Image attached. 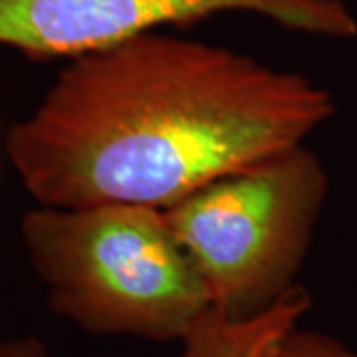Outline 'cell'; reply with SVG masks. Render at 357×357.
Masks as SVG:
<instances>
[{
  "label": "cell",
  "mask_w": 357,
  "mask_h": 357,
  "mask_svg": "<svg viewBox=\"0 0 357 357\" xmlns=\"http://www.w3.org/2000/svg\"><path fill=\"white\" fill-rule=\"evenodd\" d=\"M335 112L300 72L161 30L68 60L6 135L40 206L169 208L215 178L304 145Z\"/></svg>",
  "instance_id": "6da1fadb"
},
{
  "label": "cell",
  "mask_w": 357,
  "mask_h": 357,
  "mask_svg": "<svg viewBox=\"0 0 357 357\" xmlns=\"http://www.w3.org/2000/svg\"><path fill=\"white\" fill-rule=\"evenodd\" d=\"M20 234L48 307L84 332L183 342L213 307L163 208L40 206Z\"/></svg>",
  "instance_id": "7a4b0ae2"
},
{
  "label": "cell",
  "mask_w": 357,
  "mask_h": 357,
  "mask_svg": "<svg viewBox=\"0 0 357 357\" xmlns=\"http://www.w3.org/2000/svg\"><path fill=\"white\" fill-rule=\"evenodd\" d=\"M328 197V175L304 145L215 178L165 211L213 310L266 312L296 288Z\"/></svg>",
  "instance_id": "3957f363"
},
{
  "label": "cell",
  "mask_w": 357,
  "mask_h": 357,
  "mask_svg": "<svg viewBox=\"0 0 357 357\" xmlns=\"http://www.w3.org/2000/svg\"><path fill=\"white\" fill-rule=\"evenodd\" d=\"M248 13L321 38L357 36L342 0H0V46L32 60H72L163 26Z\"/></svg>",
  "instance_id": "277c9868"
},
{
  "label": "cell",
  "mask_w": 357,
  "mask_h": 357,
  "mask_svg": "<svg viewBox=\"0 0 357 357\" xmlns=\"http://www.w3.org/2000/svg\"><path fill=\"white\" fill-rule=\"evenodd\" d=\"M310 306V294L296 286L255 318L230 319L211 307L183 337L177 357H264L282 335L298 328Z\"/></svg>",
  "instance_id": "5b68a950"
},
{
  "label": "cell",
  "mask_w": 357,
  "mask_h": 357,
  "mask_svg": "<svg viewBox=\"0 0 357 357\" xmlns=\"http://www.w3.org/2000/svg\"><path fill=\"white\" fill-rule=\"evenodd\" d=\"M264 357H357V354L328 333L294 328Z\"/></svg>",
  "instance_id": "8992f818"
},
{
  "label": "cell",
  "mask_w": 357,
  "mask_h": 357,
  "mask_svg": "<svg viewBox=\"0 0 357 357\" xmlns=\"http://www.w3.org/2000/svg\"><path fill=\"white\" fill-rule=\"evenodd\" d=\"M0 357H50L44 344L36 337H20L0 342Z\"/></svg>",
  "instance_id": "52a82bcc"
}]
</instances>
